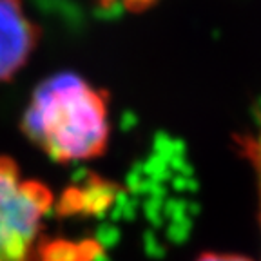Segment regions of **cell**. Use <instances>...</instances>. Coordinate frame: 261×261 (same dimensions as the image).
Returning a JSON list of instances; mask_svg holds the SVG:
<instances>
[{"label":"cell","mask_w":261,"mask_h":261,"mask_svg":"<svg viewBox=\"0 0 261 261\" xmlns=\"http://www.w3.org/2000/svg\"><path fill=\"white\" fill-rule=\"evenodd\" d=\"M53 194L0 154V261H29Z\"/></svg>","instance_id":"2"},{"label":"cell","mask_w":261,"mask_h":261,"mask_svg":"<svg viewBox=\"0 0 261 261\" xmlns=\"http://www.w3.org/2000/svg\"><path fill=\"white\" fill-rule=\"evenodd\" d=\"M22 127L58 163L98 158L109 140L107 94L78 74H55L33 93Z\"/></svg>","instance_id":"1"},{"label":"cell","mask_w":261,"mask_h":261,"mask_svg":"<svg viewBox=\"0 0 261 261\" xmlns=\"http://www.w3.org/2000/svg\"><path fill=\"white\" fill-rule=\"evenodd\" d=\"M102 9L106 11H127V13H140L149 9L156 0H98Z\"/></svg>","instance_id":"5"},{"label":"cell","mask_w":261,"mask_h":261,"mask_svg":"<svg viewBox=\"0 0 261 261\" xmlns=\"http://www.w3.org/2000/svg\"><path fill=\"white\" fill-rule=\"evenodd\" d=\"M198 261H250L243 256H234V254H203Z\"/></svg>","instance_id":"6"},{"label":"cell","mask_w":261,"mask_h":261,"mask_svg":"<svg viewBox=\"0 0 261 261\" xmlns=\"http://www.w3.org/2000/svg\"><path fill=\"white\" fill-rule=\"evenodd\" d=\"M38 28L22 0H0V82L15 76L38 42Z\"/></svg>","instance_id":"3"},{"label":"cell","mask_w":261,"mask_h":261,"mask_svg":"<svg viewBox=\"0 0 261 261\" xmlns=\"http://www.w3.org/2000/svg\"><path fill=\"white\" fill-rule=\"evenodd\" d=\"M240 147L247 160H250L254 171L257 176V185H259V200H261V116L254 129L240 138Z\"/></svg>","instance_id":"4"}]
</instances>
